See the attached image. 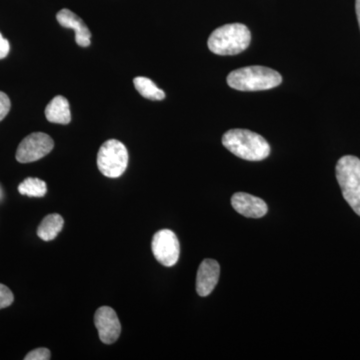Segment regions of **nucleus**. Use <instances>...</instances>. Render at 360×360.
Instances as JSON below:
<instances>
[{"instance_id": "nucleus-19", "label": "nucleus", "mask_w": 360, "mask_h": 360, "mask_svg": "<svg viewBox=\"0 0 360 360\" xmlns=\"http://www.w3.org/2000/svg\"><path fill=\"white\" fill-rule=\"evenodd\" d=\"M9 49L11 46H9L8 40L4 39L0 33V59L6 58L8 56Z\"/></svg>"}, {"instance_id": "nucleus-11", "label": "nucleus", "mask_w": 360, "mask_h": 360, "mask_svg": "<svg viewBox=\"0 0 360 360\" xmlns=\"http://www.w3.org/2000/svg\"><path fill=\"white\" fill-rule=\"evenodd\" d=\"M56 18H58L59 25L63 27L72 28L75 30V40L79 46H89L91 32L79 16L73 13L70 9L63 8L59 11Z\"/></svg>"}, {"instance_id": "nucleus-14", "label": "nucleus", "mask_w": 360, "mask_h": 360, "mask_svg": "<svg viewBox=\"0 0 360 360\" xmlns=\"http://www.w3.org/2000/svg\"><path fill=\"white\" fill-rule=\"evenodd\" d=\"M134 84L135 89L144 98L150 99V101H163L165 98L163 90L158 89L155 82L149 78L143 77L134 78Z\"/></svg>"}, {"instance_id": "nucleus-20", "label": "nucleus", "mask_w": 360, "mask_h": 360, "mask_svg": "<svg viewBox=\"0 0 360 360\" xmlns=\"http://www.w3.org/2000/svg\"><path fill=\"white\" fill-rule=\"evenodd\" d=\"M355 11H356L357 20L360 28V0H355Z\"/></svg>"}, {"instance_id": "nucleus-8", "label": "nucleus", "mask_w": 360, "mask_h": 360, "mask_svg": "<svg viewBox=\"0 0 360 360\" xmlns=\"http://www.w3.org/2000/svg\"><path fill=\"white\" fill-rule=\"evenodd\" d=\"M94 324L98 330L99 338L105 345H112L120 338L122 324L115 309L101 307L94 314Z\"/></svg>"}, {"instance_id": "nucleus-5", "label": "nucleus", "mask_w": 360, "mask_h": 360, "mask_svg": "<svg viewBox=\"0 0 360 360\" xmlns=\"http://www.w3.org/2000/svg\"><path fill=\"white\" fill-rule=\"evenodd\" d=\"M129 165L127 146L116 139L104 142L97 155V167L104 176L117 179L122 176Z\"/></svg>"}, {"instance_id": "nucleus-2", "label": "nucleus", "mask_w": 360, "mask_h": 360, "mask_svg": "<svg viewBox=\"0 0 360 360\" xmlns=\"http://www.w3.org/2000/svg\"><path fill=\"white\" fill-rule=\"evenodd\" d=\"M226 80L231 89L240 91H260L278 86L283 82V77L276 70L253 65L232 71Z\"/></svg>"}, {"instance_id": "nucleus-13", "label": "nucleus", "mask_w": 360, "mask_h": 360, "mask_svg": "<svg viewBox=\"0 0 360 360\" xmlns=\"http://www.w3.org/2000/svg\"><path fill=\"white\" fill-rule=\"evenodd\" d=\"M65 220L60 214L52 213L47 215L42 220L37 229V236L44 241L53 240L58 236L59 232L63 231Z\"/></svg>"}, {"instance_id": "nucleus-12", "label": "nucleus", "mask_w": 360, "mask_h": 360, "mask_svg": "<svg viewBox=\"0 0 360 360\" xmlns=\"http://www.w3.org/2000/svg\"><path fill=\"white\" fill-rule=\"evenodd\" d=\"M45 117L51 123L68 124L71 122L70 103L65 96H56L45 108Z\"/></svg>"}, {"instance_id": "nucleus-10", "label": "nucleus", "mask_w": 360, "mask_h": 360, "mask_svg": "<svg viewBox=\"0 0 360 360\" xmlns=\"http://www.w3.org/2000/svg\"><path fill=\"white\" fill-rule=\"evenodd\" d=\"M220 266L217 260L205 259L200 265L196 276V291L198 295H210L219 283Z\"/></svg>"}, {"instance_id": "nucleus-17", "label": "nucleus", "mask_w": 360, "mask_h": 360, "mask_svg": "<svg viewBox=\"0 0 360 360\" xmlns=\"http://www.w3.org/2000/svg\"><path fill=\"white\" fill-rule=\"evenodd\" d=\"M25 360H49L51 359V352L47 348L40 347L32 350L30 354H26Z\"/></svg>"}, {"instance_id": "nucleus-16", "label": "nucleus", "mask_w": 360, "mask_h": 360, "mask_svg": "<svg viewBox=\"0 0 360 360\" xmlns=\"http://www.w3.org/2000/svg\"><path fill=\"white\" fill-rule=\"evenodd\" d=\"M14 300L13 293L4 284L0 283V309L11 307Z\"/></svg>"}, {"instance_id": "nucleus-18", "label": "nucleus", "mask_w": 360, "mask_h": 360, "mask_svg": "<svg viewBox=\"0 0 360 360\" xmlns=\"http://www.w3.org/2000/svg\"><path fill=\"white\" fill-rule=\"evenodd\" d=\"M11 99L4 92L0 91V122L4 120L11 110Z\"/></svg>"}, {"instance_id": "nucleus-6", "label": "nucleus", "mask_w": 360, "mask_h": 360, "mask_svg": "<svg viewBox=\"0 0 360 360\" xmlns=\"http://www.w3.org/2000/svg\"><path fill=\"white\" fill-rule=\"evenodd\" d=\"M54 142L44 132H34L26 136L18 146L16 160L20 163L34 162L51 153Z\"/></svg>"}, {"instance_id": "nucleus-4", "label": "nucleus", "mask_w": 360, "mask_h": 360, "mask_svg": "<svg viewBox=\"0 0 360 360\" xmlns=\"http://www.w3.org/2000/svg\"><path fill=\"white\" fill-rule=\"evenodd\" d=\"M336 179L343 198L360 217V160L356 156L345 155L336 165Z\"/></svg>"}, {"instance_id": "nucleus-3", "label": "nucleus", "mask_w": 360, "mask_h": 360, "mask_svg": "<svg viewBox=\"0 0 360 360\" xmlns=\"http://www.w3.org/2000/svg\"><path fill=\"white\" fill-rule=\"evenodd\" d=\"M250 30L241 23H231L217 28L210 34L207 45L210 51L219 56H236L250 46Z\"/></svg>"}, {"instance_id": "nucleus-15", "label": "nucleus", "mask_w": 360, "mask_h": 360, "mask_svg": "<svg viewBox=\"0 0 360 360\" xmlns=\"http://www.w3.org/2000/svg\"><path fill=\"white\" fill-rule=\"evenodd\" d=\"M18 191L22 195L30 198H44L47 193V186L44 180L28 177L18 186Z\"/></svg>"}, {"instance_id": "nucleus-9", "label": "nucleus", "mask_w": 360, "mask_h": 360, "mask_svg": "<svg viewBox=\"0 0 360 360\" xmlns=\"http://www.w3.org/2000/svg\"><path fill=\"white\" fill-rule=\"evenodd\" d=\"M231 205L239 214L250 219H262L269 210L266 203L262 198L245 193L233 194Z\"/></svg>"}, {"instance_id": "nucleus-7", "label": "nucleus", "mask_w": 360, "mask_h": 360, "mask_svg": "<svg viewBox=\"0 0 360 360\" xmlns=\"http://www.w3.org/2000/svg\"><path fill=\"white\" fill-rule=\"evenodd\" d=\"M153 255L160 264L172 267L179 262L180 245L174 231L162 229L156 232L151 243Z\"/></svg>"}, {"instance_id": "nucleus-1", "label": "nucleus", "mask_w": 360, "mask_h": 360, "mask_svg": "<svg viewBox=\"0 0 360 360\" xmlns=\"http://www.w3.org/2000/svg\"><path fill=\"white\" fill-rule=\"evenodd\" d=\"M222 144L232 155L248 161L269 158L270 146L262 135L248 129H231L222 136Z\"/></svg>"}]
</instances>
